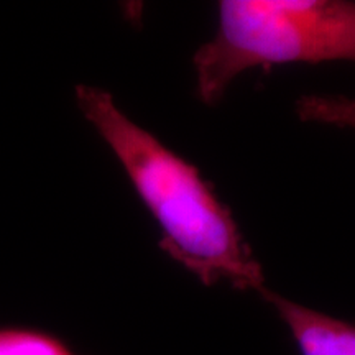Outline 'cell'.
I'll use <instances>...</instances> for the list:
<instances>
[{"label":"cell","instance_id":"obj_1","mask_svg":"<svg viewBox=\"0 0 355 355\" xmlns=\"http://www.w3.org/2000/svg\"><path fill=\"white\" fill-rule=\"evenodd\" d=\"M74 92L84 119L112 150L159 225V247L204 285L225 282L237 290L263 291L260 263L198 168L128 119L105 89L79 84Z\"/></svg>","mask_w":355,"mask_h":355},{"label":"cell","instance_id":"obj_5","mask_svg":"<svg viewBox=\"0 0 355 355\" xmlns=\"http://www.w3.org/2000/svg\"><path fill=\"white\" fill-rule=\"evenodd\" d=\"M295 109L304 122L355 128V97L306 96L296 102Z\"/></svg>","mask_w":355,"mask_h":355},{"label":"cell","instance_id":"obj_3","mask_svg":"<svg viewBox=\"0 0 355 355\" xmlns=\"http://www.w3.org/2000/svg\"><path fill=\"white\" fill-rule=\"evenodd\" d=\"M260 295L285 322L300 355H355V324L306 308L268 288Z\"/></svg>","mask_w":355,"mask_h":355},{"label":"cell","instance_id":"obj_2","mask_svg":"<svg viewBox=\"0 0 355 355\" xmlns=\"http://www.w3.org/2000/svg\"><path fill=\"white\" fill-rule=\"evenodd\" d=\"M324 61L355 63V2L224 0L217 33L194 55L198 94L216 104L250 68Z\"/></svg>","mask_w":355,"mask_h":355},{"label":"cell","instance_id":"obj_4","mask_svg":"<svg viewBox=\"0 0 355 355\" xmlns=\"http://www.w3.org/2000/svg\"><path fill=\"white\" fill-rule=\"evenodd\" d=\"M0 355H76L51 332L26 326H0Z\"/></svg>","mask_w":355,"mask_h":355}]
</instances>
